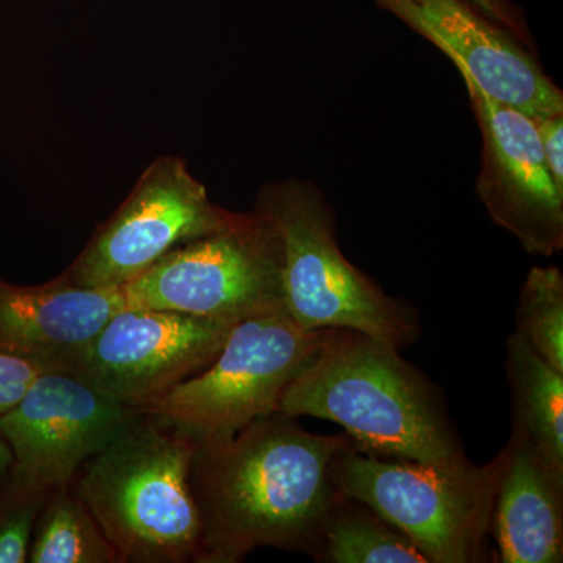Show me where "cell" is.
Here are the masks:
<instances>
[{"label": "cell", "mask_w": 563, "mask_h": 563, "mask_svg": "<svg viewBox=\"0 0 563 563\" xmlns=\"http://www.w3.org/2000/svg\"><path fill=\"white\" fill-rule=\"evenodd\" d=\"M346 432L317 435L295 417L265 415L220 442L196 444L190 488L201 543L196 563H236L262 547L314 558L322 526L342 496L333 455Z\"/></svg>", "instance_id": "obj_1"}, {"label": "cell", "mask_w": 563, "mask_h": 563, "mask_svg": "<svg viewBox=\"0 0 563 563\" xmlns=\"http://www.w3.org/2000/svg\"><path fill=\"white\" fill-rule=\"evenodd\" d=\"M277 412L336 422L379 457L466 459L443 391L399 347L354 329H324L317 357L288 385Z\"/></svg>", "instance_id": "obj_2"}, {"label": "cell", "mask_w": 563, "mask_h": 563, "mask_svg": "<svg viewBox=\"0 0 563 563\" xmlns=\"http://www.w3.org/2000/svg\"><path fill=\"white\" fill-rule=\"evenodd\" d=\"M195 450L190 437L140 412L77 473L70 490L120 563L196 562L201 521L190 488Z\"/></svg>", "instance_id": "obj_3"}, {"label": "cell", "mask_w": 563, "mask_h": 563, "mask_svg": "<svg viewBox=\"0 0 563 563\" xmlns=\"http://www.w3.org/2000/svg\"><path fill=\"white\" fill-rule=\"evenodd\" d=\"M254 210L279 232L285 306L302 329H354L399 350L417 342L420 317L344 257L335 211L312 181L291 177L265 185Z\"/></svg>", "instance_id": "obj_4"}, {"label": "cell", "mask_w": 563, "mask_h": 563, "mask_svg": "<svg viewBox=\"0 0 563 563\" xmlns=\"http://www.w3.org/2000/svg\"><path fill=\"white\" fill-rule=\"evenodd\" d=\"M501 454L485 465L468 459L422 463L379 457L351 442L333 455L332 483L395 526L428 563L488 561Z\"/></svg>", "instance_id": "obj_5"}, {"label": "cell", "mask_w": 563, "mask_h": 563, "mask_svg": "<svg viewBox=\"0 0 563 563\" xmlns=\"http://www.w3.org/2000/svg\"><path fill=\"white\" fill-rule=\"evenodd\" d=\"M322 336L324 329L306 331L288 310L236 322L203 372L139 410L196 444L229 439L277 412L288 385L317 357Z\"/></svg>", "instance_id": "obj_6"}, {"label": "cell", "mask_w": 563, "mask_h": 563, "mask_svg": "<svg viewBox=\"0 0 563 563\" xmlns=\"http://www.w3.org/2000/svg\"><path fill=\"white\" fill-rule=\"evenodd\" d=\"M125 309L172 310L236 322L287 310L284 246L261 211L166 254L121 285Z\"/></svg>", "instance_id": "obj_7"}, {"label": "cell", "mask_w": 563, "mask_h": 563, "mask_svg": "<svg viewBox=\"0 0 563 563\" xmlns=\"http://www.w3.org/2000/svg\"><path fill=\"white\" fill-rule=\"evenodd\" d=\"M233 218L235 211L211 201L184 158L161 155L63 274L79 287H121L177 247L221 231Z\"/></svg>", "instance_id": "obj_8"}, {"label": "cell", "mask_w": 563, "mask_h": 563, "mask_svg": "<svg viewBox=\"0 0 563 563\" xmlns=\"http://www.w3.org/2000/svg\"><path fill=\"white\" fill-rule=\"evenodd\" d=\"M139 415L69 374L41 373L21 401L0 415V437L13 453L11 490L47 495L69 488L84 463Z\"/></svg>", "instance_id": "obj_9"}, {"label": "cell", "mask_w": 563, "mask_h": 563, "mask_svg": "<svg viewBox=\"0 0 563 563\" xmlns=\"http://www.w3.org/2000/svg\"><path fill=\"white\" fill-rule=\"evenodd\" d=\"M232 328L233 322L172 310L124 309L63 373L140 409L203 372Z\"/></svg>", "instance_id": "obj_10"}, {"label": "cell", "mask_w": 563, "mask_h": 563, "mask_svg": "<svg viewBox=\"0 0 563 563\" xmlns=\"http://www.w3.org/2000/svg\"><path fill=\"white\" fill-rule=\"evenodd\" d=\"M463 81L483 139L476 190L485 210L529 254H558L563 247V190L548 172L536 121Z\"/></svg>", "instance_id": "obj_11"}, {"label": "cell", "mask_w": 563, "mask_h": 563, "mask_svg": "<svg viewBox=\"0 0 563 563\" xmlns=\"http://www.w3.org/2000/svg\"><path fill=\"white\" fill-rule=\"evenodd\" d=\"M453 60L462 79L503 106L536 118L563 113V92L531 47L465 0H376Z\"/></svg>", "instance_id": "obj_12"}, {"label": "cell", "mask_w": 563, "mask_h": 563, "mask_svg": "<svg viewBox=\"0 0 563 563\" xmlns=\"http://www.w3.org/2000/svg\"><path fill=\"white\" fill-rule=\"evenodd\" d=\"M124 309L120 287H79L63 273L35 287L0 279V351L35 363L43 373H63Z\"/></svg>", "instance_id": "obj_13"}, {"label": "cell", "mask_w": 563, "mask_h": 563, "mask_svg": "<svg viewBox=\"0 0 563 563\" xmlns=\"http://www.w3.org/2000/svg\"><path fill=\"white\" fill-rule=\"evenodd\" d=\"M492 532L498 562L563 561V472L512 431L501 450Z\"/></svg>", "instance_id": "obj_14"}, {"label": "cell", "mask_w": 563, "mask_h": 563, "mask_svg": "<svg viewBox=\"0 0 563 563\" xmlns=\"http://www.w3.org/2000/svg\"><path fill=\"white\" fill-rule=\"evenodd\" d=\"M506 374L512 395L514 431L523 433L563 472V373L543 361L515 331L507 342Z\"/></svg>", "instance_id": "obj_15"}, {"label": "cell", "mask_w": 563, "mask_h": 563, "mask_svg": "<svg viewBox=\"0 0 563 563\" xmlns=\"http://www.w3.org/2000/svg\"><path fill=\"white\" fill-rule=\"evenodd\" d=\"M328 563H428L395 526L351 498L333 504L314 558Z\"/></svg>", "instance_id": "obj_16"}, {"label": "cell", "mask_w": 563, "mask_h": 563, "mask_svg": "<svg viewBox=\"0 0 563 563\" xmlns=\"http://www.w3.org/2000/svg\"><path fill=\"white\" fill-rule=\"evenodd\" d=\"M29 548L32 563H120L90 510L69 488L44 498Z\"/></svg>", "instance_id": "obj_17"}, {"label": "cell", "mask_w": 563, "mask_h": 563, "mask_svg": "<svg viewBox=\"0 0 563 563\" xmlns=\"http://www.w3.org/2000/svg\"><path fill=\"white\" fill-rule=\"evenodd\" d=\"M517 331L533 351L563 373V274L536 266L526 277L517 307Z\"/></svg>", "instance_id": "obj_18"}, {"label": "cell", "mask_w": 563, "mask_h": 563, "mask_svg": "<svg viewBox=\"0 0 563 563\" xmlns=\"http://www.w3.org/2000/svg\"><path fill=\"white\" fill-rule=\"evenodd\" d=\"M13 506L0 518V563L27 562L33 528L47 495L11 490Z\"/></svg>", "instance_id": "obj_19"}, {"label": "cell", "mask_w": 563, "mask_h": 563, "mask_svg": "<svg viewBox=\"0 0 563 563\" xmlns=\"http://www.w3.org/2000/svg\"><path fill=\"white\" fill-rule=\"evenodd\" d=\"M41 373L35 363L0 351V415L21 401Z\"/></svg>", "instance_id": "obj_20"}, {"label": "cell", "mask_w": 563, "mask_h": 563, "mask_svg": "<svg viewBox=\"0 0 563 563\" xmlns=\"http://www.w3.org/2000/svg\"><path fill=\"white\" fill-rule=\"evenodd\" d=\"M537 132L542 143L548 172L563 190V113L553 117L536 118Z\"/></svg>", "instance_id": "obj_21"}, {"label": "cell", "mask_w": 563, "mask_h": 563, "mask_svg": "<svg viewBox=\"0 0 563 563\" xmlns=\"http://www.w3.org/2000/svg\"><path fill=\"white\" fill-rule=\"evenodd\" d=\"M465 2L495 24L512 32L515 36L523 41L526 46L532 47V36L528 31L525 18L521 16L520 11L515 9L512 3L507 2V0H465Z\"/></svg>", "instance_id": "obj_22"}, {"label": "cell", "mask_w": 563, "mask_h": 563, "mask_svg": "<svg viewBox=\"0 0 563 563\" xmlns=\"http://www.w3.org/2000/svg\"><path fill=\"white\" fill-rule=\"evenodd\" d=\"M11 463H13V453H11L9 443L0 437V474L10 470Z\"/></svg>", "instance_id": "obj_23"}]
</instances>
